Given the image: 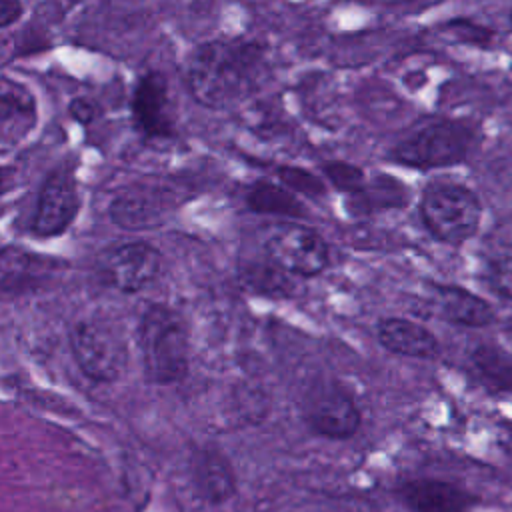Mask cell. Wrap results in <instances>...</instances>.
Listing matches in <instances>:
<instances>
[{"mask_svg":"<svg viewBox=\"0 0 512 512\" xmlns=\"http://www.w3.org/2000/svg\"><path fill=\"white\" fill-rule=\"evenodd\" d=\"M246 206L256 214L290 216V218H304L308 214L298 194L288 190L284 184H274L270 180H256L248 188Z\"/></svg>","mask_w":512,"mask_h":512,"instance_id":"cell-18","label":"cell"},{"mask_svg":"<svg viewBox=\"0 0 512 512\" xmlns=\"http://www.w3.org/2000/svg\"><path fill=\"white\" fill-rule=\"evenodd\" d=\"M398 498L410 512H470L478 502L474 494L438 478L408 480L398 488Z\"/></svg>","mask_w":512,"mask_h":512,"instance_id":"cell-11","label":"cell"},{"mask_svg":"<svg viewBox=\"0 0 512 512\" xmlns=\"http://www.w3.org/2000/svg\"><path fill=\"white\" fill-rule=\"evenodd\" d=\"M268 72L266 48L254 40H212L198 46L186 66L192 98L212 110L240 104Z\"/></svg>","mask_w":512,"mask_h":512,"instance_id":"cell-1","label":"cell"},{"mask_svg":"<svg viewBox=\"0 0 512 512\" xmlns=\"http://www.w3.org/2000/svg\"><path fill=\"white\" fill-rule=\"evenodd\" d=\"M488 286L498 296L512 300V254L500 256L488 266Z\"/></svg>","mask_w":512,"mask_h":512,"instance_id":"cell-23","label":"cell"},{"mask_svg":"<svg viewBox=\"0 0 512 512\" xmlns=\"http://www.w3.org/2000/svg\"><path fill=\"white\" fill-rule=\"evenodd\" d=\"M418 210L430 236L450 246H460L474 238L482 224V202L478 194L452 180L426 184Z\"/></svg>","mask_w":512,"mask_h":512,"instance_id":"cell-3","label":"cell"},{"mask_svg":"<svg viewBox=\"0 0 512 512\" xmlns=\"http://www.w3.org/2000/svg\"><path fill=\"white\" fill-rule=\"evenodd\" d=\"M10 182H12V174H10V170H6V168H0V194L8 190Z\"/></svg>","mask_w":512,"mask_h":512,"instance_id":"cell-26","label":"cell"},{"mask_svg":"<svg viewBox=\"0 0 512 512\" xmlns=\"http://www.w3.org/2000/svg\"><path fill=\"white\" fill-rule=\"evenodd\" d=\"M476 130L462 120L438 118L422 124L402 138L392 150L390 158L414 170H434L460 164L468 158Z\"/></svg>","mask_w":512,"mask_h":512,"instance_id":"cell-4","label":"cell"},{"mask_svg":"<svg viewBox=\"0 0 512 512\" xmlns=\"http://www.w3.org/2000/svg\"><path fill=\"white\" fill-rule=\"evenodd\" d=\"M80 200L74 178L60 170L42 186L34 214V232L40 236H56L64 232L78 212Z\"/></svg>","mask_w":512,"mask_h":512,"instance_id":"cell-9","label":"cell"},{"mask_svg":"<svg viewBox=\"0 0 512 512\" xmlns=\"http://www.w3.org/2000/svg\"><path fill=\"white\" fill-rule=\"evenodd\" d=\"M376 336L382 348L398 356L432 360L440 354L438 338L426 326L408 318H382L376 326Z\"/></svg>","mask_w":512,"mask_h":512,"instance_id":"cell-12","label":"cell"},{"mask_svg":"<svg viewBox=\"0 0 512 512\" xmlns=\"http://www.w3.org/2000/svg\"><path fill=\"white\" fill-rule=\"evenodd\" d=\"M136 344L146 376L156 384H176L190 364L188 332L182 318L162 304H152L140 318Z\"/></svg>","mask_w":512,"mask_h":512,"instance_id":"cell-2","label":"cell"},{"mask_svg":"<svg viewBox=\"0 0 512 512\" xmlns=\"http://www.w3.org/2000/svg\"><path fill=\"white\" fill-rule=\"evenodd\" d=\"M280 182L292 190L294 194H302L308 198H320L326 194V184L322 178H318L316 174L298 168V166H280L276 170Z\"/></svg>","mask_w":512,"mask_h":512,"instance_id":"cell-21","label":"cell"},{"mask_svg":"<svg viewBox=\"0 0 512 512\" xmlns=\"http://www.w3.org/2000/svg\"><path fill=\"white\" fill-rule=\"evenodd\" d=\"M436 308L442 320L466 326V328H484L494 322L496 314L488 300L482 296L456 286V284H438L436 288Z\"/></svg>","mask_w":512,"mask_h":512,"instance_id":"cell-14","label":"cell"},{"mask_svg":"<svg viewBox=\"0 0 512 512\" xmlns=\"http://www.w3.org/2000/svg\"><path fill=\"white\" fill-rule=\"evenodd\" d=\"M264 254L286 274L312 278L330 266V248L326 240L310 226L284 222L270 230L264 240Z\"/></svg>","mask_w":512,"mask_h":512,"instance_id":"cell-6","label":"cell"},{"mask_svg":"<svg viewBox=\"0 0 512 512\" xmlns=\"http://www.w3.org/2000/svg\"><path fill=\"white\" fill-rule=\"evenodd\" d=\"M194 484L210 504H224L236 494V472L218 448H202L192 464Z\"/></svg>","mask_w":512,"mask_h":512,"instance_id":"cell-15","label":"cell"},{"mask_svg":"<svg viewBox=\"0 0 512 512\" xmlns=\"http://www.w3.org/2000/svg\"><path fill=\"white\" fill-rule=\"evenodd\" d=\"M408 200L406 188L388 176H380L372 182H364V186L350 194L348 210L354 214H370L376 210L402 208Z\"/></svg>","mask_w":512,"mask_h":512,"instance_id":"cell-19","label":"cell"},{"mask_svg":"<svg viewBox=\"0 0 512 512\" xmlns=\"http://www.w3.org/2000/svg\"><path fill=\"white\" fill-rule=\"evenodd\" d=\"M322 172L326 176V180L340 192L344 194H354L358 192L364 182H366V176L364 172L354 166V164H348V162H328L322 166Z\"/></svg>","mask_w":512,"mask_h":512,"instance_id":"cell-22","label":"cell"},{"mask_svg":"<svg viewBox=\"0 0 512 512\" xmlns=\"http://www.w3.org/2000/svg\"><path fill=\"white\" fill-rule=\"evenodd\" d=\"M474 372L492 390H512V358L496 344H480L472 350Z\"/></svg>","mask_w":512,"mask_h":512,"instance_id":"cell-20","label":"cell"},{"mask_svg":"<svg viewBox=\"0 0 512 512\" xmlns=\"http://www.w3.org/2000/svg\"><path fill=\"white\" fill-rule=\"evenodd\" d=\"M36 100L16 80L0 78V144L24 140L36 126Z\"/></svg>","mask_w":512,"mask_h":512,"instance_id":"cell-13","label":"cell"},{"mask_svg":"<svg viewBox=\"0 0 512 512\" xmlns=\"http://www.w3.org/2000/svg\"><path fill=\"white\" fill-rule=\"evenodd\" d=\"M374 2H380V4H410V2H416V0H374Z\"/></svg>","mask_w":512,"mask_h":512,"instance_id":"cell-27","label":"cell"},{"mask_svg":"<svg viewBox=\"0 0 512 512\" xmlns=\"http://www.w3.org/2000/svg\"><path fill=\"white\" fill-rule=\"evenodd\" d=\"M132 118L146 136L164 138L174 132L168 84L160 72H148L140 78L132 98Z\"/></svg>","mask_w":512,"mask_h":512,"instance_id":"cell-10","label":"cell"},{"mask_svg":"<svg viewBox=\"0 0 512 512\" xmlns=\"http://www.w3.org/2000/svg\"><path fill=\"white\" fill-rule=\"evenodd\" d=\"M164 202L146 188H128L120 192L110 204V218L124 230L152 228L162 220Z\"/></svg>","mask_w":512,"mask_h":512,"instance_id":"cell-16","label":"cell"},{"mask_svg":"<svg viewBox=\"0 0 512 512\" xmlns=\"http://www.w3.org/2000/svg\"><path fill=\"white\" fill-rule=\"evenodd\" d=\"M96 106L90 102V100H84V98H76L72 104H70V114L74 116V120L82 122V124H88L96 118Z\"/></svg>","mask_w":512,"mask_h":512,"instance_id":"cell-24","label":"cell"},{"mask_svg":"<svg viewBox=\"0 0 512 512\" xmlns=\"http://www.w3.org/2000/svg\"><path fill=\"white\" fill-rule=\"evenodd\" d=\"M100 272L120 292H140L160 272V252L148 242H122L100 256Z\"/></svg>","mask_w":512,"mask_h":512,"instance_id":"cell-8","label":"cell"},{"mask_svg":"<svg viewBox=\"0 0 512 512\" xmlns=\"http://www.w3.org/2000/svg\"><path fill=\"white\" fill-rule=\"evenodd\" d=\"M48 262L20 248L0 250V290L22 292L46 278Z\"/></svg>","mask_w":512,"mask_h":512,"instance_id":"cell-17","label":"cell"},{"mask_svg":"<svg viewBox=\"0 0 512 512\" xmlns=\"http://www.w3.org/2000/svg\"><path fill=\"white\" fill-rule=\"evenodd\" d=\"M510 24H512V12H510Z\"/></svg>","mask_w":512,"mask_h":512,"instance_id":"cell-28","label":"cell"},{"mask_svg":"<svg viewBox=\"0 0 512 512\" xmlns=\"http://www.w3.org/2000/svg\"><path fill=\"white\" fill-rule=\"evenodd\" d=\"M300 414L314 434L330 440H348L362 424L356 400L334 380L314 382L300 400Z\"/></svg>","mask_w":512,"mask_h":512,"instance_id":"cell-5","label":"cell"},{"mask_svg":"<svg viewBox=\"0 0 512 512\" xmlns=\"http://www.w3.org/2000/svg\"><path fill=\"white\" fill-rule=\"evenodd\" d=\"M22 14L20 0H0V26H8L16 22Z\"/></svg>","mask_w":512,"mask_h":512,"instance_id":"cell-25","label":"cell"},{"mask_svg":"<svg viewBox=\"0 0 512 512\" xmlns=\"http://www.w3.org/2000/svg\"><path fill=\"white\" fill-rule=\"evenodd\" d=\"M70 348L80 370L94 382H114L124 372L126 346L108 322L82 320L74 324Z\"/></svg>","mask_w":512,"mask_h":512,"instance_id":"cell-7","label":"cell"}]
</instances>
